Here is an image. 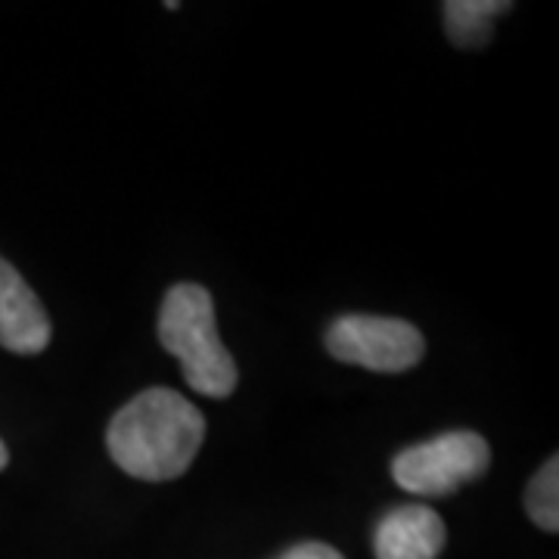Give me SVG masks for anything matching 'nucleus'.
<instances>
[{
    "label": "nucleus",
    "mask_w": 559,
    "mask_h": 559,
    "mask_svg": "<svg viewBox=\"0 0 559 559\" xmlns=\"http://www.w3.org/2000/svg\"><path fill=\"white\" fill-rule=\"evenodd\" d=\"M205 441V417L171 389H146L109 423L106 448L140 481H171L190 469Z\"/></svg>",
    "instance_id": "nucleus-1"
},
{
    "label": "nucleus",
    "mask_w": 559,
    "mask_h": 559,
    "mask_svg": "<svg viewBox=\"0 0 559 559\" xmlns=\"http://www.w3.org/2000/svg\"><path fill=\"white\" fill-rule=\"evenodd\" d=\"M159 342L180 360L183 380L205 399H227L237 389V364L224 348L215 323V301L197 283L168 289L159 311Z\"/></svg>",
    "instance_id": "nucleus-2"
},
{
    "label": "nucleus",
    "mask_w": 559,
    "mask_h": 559,
    "mask_svg": "<svg viewBox=\"0 0 559 559\" xmlns=\"http://www.w3.org/2000/svg\"><path fill=\"white\" fill-rule=\"evenodd\" d=\"M491 466V448L479 432H444L432 441L404 448L392 460V479L419 498H444L460 485L485 476Z\"/></svg>",
    "instance_id": "nucleus-3"
},
{
    "label": "nucleus",
    "mask_w": 559,
    "mask_h": 559,
    "mask_svg": "<svg viewBox=\"0 0 559 559\" xmlns=\"http://www.w3.org/2000/svg\"><path fill=\"white\" fill-rule=\"evenodd\" d=\"M326 352L342 364H358L377 373H404L423 360L426 340L407 320L345 314L326 330Z\"/></svg>",
    "instance_id": "nucleus-4"
},
{
    "label": "nucleus",
    "mask_w": 559,
    "mask_h": 559,
    "mask_svg": "<svg viewBox=\"0 0 559 559\" xmlns=\"http://www.w3.org/2000/svg\"><path fill=\"white\" fill-rule=\"evenodd\" d=\"M0 345L16 355H40L50 345L44 305L7 259H0Z\"/></svg>",
    "instance_id": "nucleus-5"
},
{
    "label": "nucleus",
    "mask_w": 559,
    "mask_h": 559,
    "mask_svg": "<svg viewBox=\"0 0 559 559\" xmlns=\"http://www.w3.org/2000/svg\"><path fill=\"white\" fill-rule=\"evenodd\" d=\"M448 540L444 522L436 510L404 503L389 510L377 525L373 550L377 559H436Z\"/></svg>",
    "instance_id": "nucleus-6"
},
{
    "label": "nucleus",
    "mask_w": 559,
    "mask_h": 559,
    "mask_svg": "<svg viewBox=\"0 0 559 559\" xmlns=\"http://www.w3.org/2000/svg\"><path fill=\"white\" fill-rule=\"evenodd\" d=\"M507 10H513L510 0H451L444 3V28L448 38L463 50H476L491 38V25Z\"/></svg>",
    "instance_id": "nucleus-7"
},
{
    "label": "nucleus",
    "mask_w": 559,
    "mask_h": 559,
    "mask_svg": "<svg viewBox=\"0 0 559 559\" xmlns=\"http://www.w3.org/2000/svg\"><path fill=\"white\" fill-rule=\"evenodd\" d=\"M525 510L535 525H540L544 532H557L559 528V463L557 457H550L535 479L528 481L525 491Z\"/></svg>",
    "instance_id": "nucleus-8"
},
{
    "label": "nucleus",
    "mask_w": 559,
    "mask_h": 559,
    "mask_svg": "<svg viewBox=\"0 0 559 559\" xmlns=\"http://www.w3.org/2000/svg\"><path fill=\"white\" fill-rule=\"evenodd\" d=\"M280 559H345L336 550V547H330V544H320V540H305L299 547H293V550H286Z\"/></svg>",
    "instance_id": "nucleus-9"
},
{
    "label": "nucleus",
    "mask_w": 559,
    "mask_h": 559,
    "mask_svg": "<svg viewBox=\"0 0 559 559\" xmlns=\"http://www.w3.org/2000/svg\"><path fill=\"white\" fill-rule=\"evenodd\" d=\"M7 463H10V451H7V444L0 441V469H7Z\"/></svg>",
    "instance_id": "nucleus-10"
}]
</instances>
